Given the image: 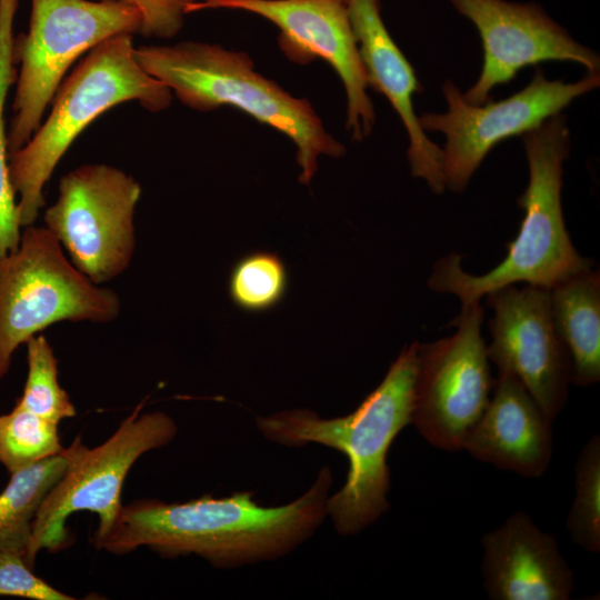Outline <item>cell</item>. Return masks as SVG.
<instances>
[{
    "label": "cell",
    "mask_w": 600,
    "mask_h": 600,
    "mask_svg": "<svg viewBox=\"0 0 600 600\" xmlns=\"http://www.w3.org/2000/svg\"><path fill=\"white\" fill-rule=\"evenodd\" d=\"M232 9L267 19L279 29L278 43L291 61L328 62L339 76L347 97L346 128L362 141L376 122L368 96L367 73L351 26L347 0H206L194 11Z\"/></svg>",
    "instance_id": "12"
},
{
    "label": "cell",
    "mask_w": 600,
    "mask_h": 600,
    "mask_svg": "<svg viewBox=\"0 0 600 600\" xmlns=\"http://www.w3.org/2000/svg\"><path fill=\"white\" fill-rule=\"evenodd\" d=\"M288 269L282 258L271 251H254L232 267L228 291L240 310L259 313L276 308L286 297Z\"/></svg>",
    "instance_id": "21"
},
{
    "label": "cell",
    "mask_w": 600,
    "mask_h": 600,
    "mask_svg": "<svg viewBox=\"0 0 600 600\" xmlns=\"http://www.w3.org/2000/svg\"><path fill=\"white\" fill-rule=\"evenodd\" d=\"M140 12V34L159 39L177 36L188 13L206 0H118Z\"/></svg>",
    "instance_id": "26"
},
{
    "label": "cell",
    "mask_w": 600,
    "mask_h": 600,
    "mask_svg": "<svg viewBox=\"0 0 600 600\" xmlns=\"http://www.w3.org/2000/svg\"><path fill=\"white\" fill-rule=\"evenodd\" d=\"M347 4L368 83L389 100L408 133L411 174L441 193L442 149L428 139L414 113L412 97L422 87L383 22L381 0H347Z\"/></svg>",
    "instance_id": "16"
},
{
    "label": "cell",
    "mask_w": 600,
    "mask_h": 600,
    "mask_svg": "<svg viewBox=\"0 0 600 600\" xmlns=\"http://www.w3.org/2000/svg\"><path fill=\"white\" fill-rule=\"evenodd\" d=\"M521 137L529 183L518 199L524 216L504 259L487 273L476 276L464 271L462 256L452 252L437 261L428 278L431 290L456 296L461 306L518 282L550 289L592 268V261L572 244L562 213L563 162L570 151L566 117L558 113Z\"/></svg>",
    "instance_id": "4"
},
{
    "label": "cell",
    "mask_w": 600,
    "mask_h": 600,
    "mask_svg": "<svg viewBox=\"0 0 600 600\" xmlns=\"http://www.w3.org/2000/svg\"><path fill=\"white\" fill-rule=\"evenodd\" d=\"M28 376L17 406L59 424L76 416V408L58 379V360L42 334L27 342Z\"/></svg>",
    "instance_id": "23"
},
{
    "label": "cell",
    "mask_w": 600,
    "mask_h": 600,
    "mask_svg": "<svg viewBox=\"0 0 600 600\" xmlns=\"http://www.w3.org/2000/svg\"><path fill=\"white\" fill-rule=\"evenodd\" d=\"M63 450L58 423L17 404L0 416V463L10 474Z\"/></svg>",
    "instance_id": "22"
},
{
    "label": "cell",
    "mask_w": 600,
    "mask_h": 600,
    "mask_svg": "<svg viewBox=\"0 0 600 600\" xmlns=\"http://www.w3.org/2000/svg\"><path fill=\"white\" fill-rule=\"evenodd\" d=\"M599 84V73H588L577 82L567 83L548 80L543 70L536 68L532 80L521 91L498 102L477 106L466 101L452 81H446L442 92L448 111L419 117L423 130L440 131L447 138L442 149L446 188L463 192L494 146L532 130Z\"/></svg>",
    "instance_id": "11"
},
{
    "label": "cell",
    "mask_w": 600,
    "mask_h": 600,
    "mask_svg": "<svg viewBox=\"0 0 600 600\" xmlns=\"http://www.w3.org/2000/svg\"><path fill=\"white\" fill-rule=\"evenodd\" d=\"M491 392L462 449L501 470L527 478L542 476L553 452L552 420L510 372H499Z\"/></svg>",
    "instance_id": "17"
},
{
    "label": "cell",
    "mask_w": 600,
    "mask_h": 600,
    "mask_svg": "<svg viewBox=\"0 0 600 600\" xmlns=\"http://www.w3.org/2000/svg\"><path fill=\"white\" fill-rule=\"evenodd\" d=\"M134 52L141 67L187 107L201 112L234 107L287 136L297 149L302 184L311 182L320 156L340 158L346 153L310 101L257 72L243 51L189 40L140 46Z\"/></svg>",
    "instance_id": "3"
},
{
    "label": "cell",
    "mask_w": 600,
    "mask_h": 600,
    "mask_svg": "<svg viewBox=\"0 0 600 600\" xmlns=\"http://www.w3.org/2000/svg\"><path fill=\"white\" fill-rule=\"evenodd\" d=\"M481 574L491 600H568L573 573L553 534L516 511L481 538Z\"/></svg>",
    "instance_id": "15"
},
{
    "label": "cell",
    "mask_w": 600,
    "mask_h": 600,
    "mask_svg": "<svg viewBox=\"0 0 600 600\" xmlns=\"http://www.w3.org/2000/svg\"><path fill=\"white\" fill-rule=\"evenodd\" d=\"M142 403L101 444L88 448L80 437L64 448L67 467L39 507L26 563L33 568L41 550L58 552L72 543L68 518L78 511L99 517L94 538L103 536L122 508L121 491L132 466L150 450L168 444L177 433L173 419L164 412L141 413Z\"/></svg>",
    "instance_id": "8"
},
{
    "label": "cell",
    "mask_w": 600,
    "mask_h": 600,
    "mask_svg": "<svg viewBox=\"0 0 600 600\" xmlns=\"http://www.w3.org/2000/svg\"><path fill=\"white\" fill-rule=\"evenodd\" d=\"M418 341L404 346L381 383L350 414L322 419L308 409L257 417L258 429L286 447L309 442L341 451L349 461L344 486L327 500V514L341 536L357 534L388 509L387 454L398 433L411 424Z\"/></svg>",
    "instance_id": "2"
},
{
    "label": "cell",
    "mask_w": 600,
    "mask_h": 600,
    "mask_svg": "<svg viewBox=\"0 0 600 600\" xmlns=\"http://www.w3.org/2000/svg\"><path fill=\"white\" fill-rule=\"evenodd\" d=\"M134 49L132 34L128 33L93 47L61 82L48 118L21 149L9 154L22 228L34 223L44 206V186L57 164L99 116L129 101L151 112L170 106L172 92L141 67Z\"/></svg>",
    "instance_id": "5"
},
{
    "label": "cell",
    "mask_w": 600,
    "mask_h": 600,
    "mask_svg": "<svg viewBox=\"0 0 600 600\" xmlns=\"http://www.w3.org/2000/svg\"><path fill=\"white\" fill-rule=\"evenodd\" d=\"M0 596L33 600H73L36 576L19 553L0 550Z\"/></svg>",
    "instance_id": "25"
},
{
    "label": "cell",
    "mask_w": 600,
    "mask_h": 600,
    "mask_svg": "<svg viewBox=\"0 0 600 600\" xmlns=\"http://www.w3.org/2000/svg\"><path fill=\"white\" fill-rule=\"evenodd\" d=\"M58 191L44 211V227L72 264L99 286L120 276L136 249L139 182L113 166L88 163L66 173Z\"/></svg>",
    "instance_id": "9"
},
{
    "label": "cell",
    "mask_w": 600,
    "mask_h": 600,
    "mask_svg": "<svg viewBox=\"0 0 600 600\" xmlns=\"http://www.w3.org/2000/svg\"><path fill=\"white\" fill-rule=\"evenodd\" d=\"M478 29L483 66L477 82L462 93L471 104L487 102L491 90L508 83L527 66L571 61L599 73V56L574 41L536 3L506 0H448Z\"/></svg>",
    "instance_id": "14"
},
{
    "label": "cell",
    "mask_w": 600,
    "mask_h": 600,
    "mask_svg": "<svg viewBox=\"0 0 600 600\" xmlns=\"http://www.w3.org/2000/svg\"><path fill=\"white\" fill-rule=\"evenodd\" d=\"M549 290L554 328L571 358L572 383L588 387L599 382V270L579 272Z\"/></svg>",
    "instance_id": "18"
},
{
    "label": "cell",
    "mask_w": 600,
    "mask_h": 600,
    "mask_svg": "<svg viewBox=\"0 0 600 600\" xmlns=\"http://www.w3.org/2000/svg\"><path fill=\"white\" fill-rule=\"evenodd\" d=\"M22 229L18 248L0 258V382L14 351L49 326L107 323L121 309L119 296L80 272L46 227Z\"/></svg>",
    "instance_id": "7"
},
{
    "label": "cell",
    "mask_w": 600,
    "mask_h": 600,
    "mask_svg": "<svg viewBox=\"0 0 600 600\" xmlns=\"http://www.w3.org/2000/svg\"><path fill=\"white\" fill-rule=\"evenodd\" d=\"M140 29V12L118 0H31L28 30L12 42L20 69L7 131L9 154L40 127L67 71L80 57L110 37L133 36Z\"/></svg>",
    "instance_id": "6"
},
{
    "label": "cell",
    "mask_w": 600,
    "mask_h": 600,
    "mask_svg": "<svg viewBox=\"0 0 600 600\" xmlns=\"http://www.w3.org/2000/svg\"><path fill=\"white\" fill-rule=\"evenodd\" d=\"M480 301L461 306L453 334L418 342L411 424L431 446L460 451L493 388Z\"/></svg>",
    "instance_id": "10"
},
{
    "label": "cell",
    "mask_w": 600,
    "mask_h": 600,
    "mask_svg": "<svg viewBox=\"0 0 600 600\" xmlns=\"http://www.w3.org/2000/svg\"><path fill=\"white\" fill-rule=\"evenodd\" d=\"M576 496L566 527L572 541L591 553L600 552V436L581 449L576 467Z\"/></svg>",
    "instance_id": "24"
},
{
    "label": "cell",
    "mask_w": 600,
    "mask_h": 600,
    "mask_svg": "<svg viewBox=\"0 0 600 600\" xmlns=\"http://www.w3.org/2000/svg\"><path fill=\"white\" fill-rule=\"evenodd\" d=\"M331 483V472L323 467L301 497L279 507L258 504L251 491L181 503L137 499L122 504L111 528L93 542L119 556L141 547L163 558L193 553L221 569L274 560L320 526Z\"/></svg>",
    "instance_id": "1"
},
{
    "label": "cell",
    "mask_w": 600,
    "mask_h": 600,
    "mask_svg": "<svg viewBox=\"0 0 600 600\" xmlns=\"http://www.w3.org/2000/svg\"><path fill=\"white\" fill-rule=\"evenodd\" d=\"M484 299L493 310L489 361L499 372L518 377L553 421L568 400L572 369L570 354L554 328L550 290L510 284Z\"/></svg>",
    "instance_id": "13"
},
{
    "label": "cell",
    "mask_w": 600,
    "mask_h": 600,
    "mask_svg": "<svg viewBox=\"0 0 600 600\" xmlns=\"http://www.w3.org/2000/svg\"><path fill=\"white\" fill-rule=\"evenodd\" d=\"M19 0H0V258L14 251L22 227L9 171L4 106L18 70L12 58L13 21Z\"/></svg>",
    "instance_id": "20"
},
{
    "label": "cell",
    "mask_w": 600,
    "mask_h": 600,
    "mask_svg": "<svg viewBox=\"0 0 600 600\" xmlns=\"http://www.w3.org/2000/svg\"><path fill=\"white\" fill-rule=\"evenodd\" d=\"M66 467L67 459L62 452L11 473L0 493V550L24 558L37 511Z\"/></svg>",
    "instance_id": "19"
}]
</instances>
